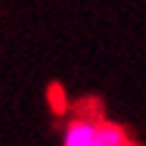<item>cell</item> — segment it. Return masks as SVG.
Instances as JSON below:
<instances>
[{"mask_svg":"<svg viewBox=\"0 0 146 146\" xmlns=\"http://www.w3.org/2000/svg\"><path fill=\"white\" fill-rule=\"evenodd\" d=\"M101 121L93 116H76L63 129V146H93V139L98 133Z\"/></svg>","mask_w":146,"mask_h":146,"instance_id":"1","label":"cell"},{"mask_svg":"<svg viewBox=\"0 0 146 146\" xmlns=\"http://www.w3.org/2000/svg\"><path fill=\"white\" fill-rule=\"evenodd\" d=\"M48 101H50V106H53L56 113H63V111H66V96H63V88L60 86H50Z\"/></svg>","mask_w":146,"mask_h":146,"instance_id":"3","label":"cell"},{"mask_svg":"<svg viewBox=\"0 0 146 146\" xmlns=\"http://www.w3.org/2000/svg\"><path fill=\"white\" fill-rule=\"evenodd\" d=\"M93 146H131V139H129V133L123 131L121 126L108 123V121H101L98 133L93 139Z\"/></svg>","mask_w":146,"mask_h":146,"instance_id":"2","label":"cell"}]
</instances>
